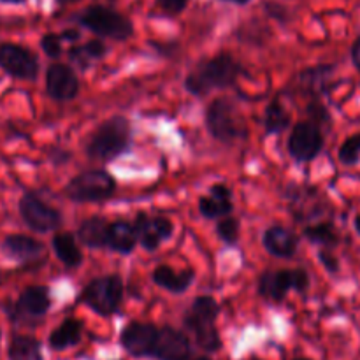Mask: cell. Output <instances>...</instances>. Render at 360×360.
I'll use <instances>...</instances> for the list:
<instances>
[{"mask_svg": "<svg viewBox=\"0 0 360 360\" xmlns=\"http://www.w3.org/2000/svg\"><path fill=\"white\" fill-rule=\"evenodd\" d=\"M243 72L241 63L231 53L221 51L211 58H202L192 67L185 77V90L193 97H206L214 90L236 86Z\"/></svg>", "mask_w": 360, "mask_h": 360, "instance_id": "cell-1", "label": "cell"}, {"mask_svg": "<svg viewBox=\"0 0 360 360\" xmlns=\"http://www.w3.org/2000/svg\"><path fill=\"white\" fill-rule=\"evenodd\" d=\"M132 148V125L122 115L104 120L88 137L84 151L91 160L112 162Z\"/></svg>", "mask_w": 360, "mask_h": 360, "instance_id": "cell-2", "label": "cell"}, {"mask_svg": "<svg viewBox=\"0 0 360 360\" xmlns=\"http://www.w3.org/2000/svg\"><path fill=\"white\" fill-rule=\"evenodd\" d=\"M221 308L211 295H199L192 301L183 316V326L193 336L197 347L207 354H217L224 343L217 329V319Z\"/></svg>", "mask_w": 360, "mask_h": 360, "instance_id": "cell-3", "label": "cell"}, {"mask_svg": "<svg viewBox=\"0 0 360 360\" xmlns=\"http://www.w3.org/2000/svg\"><path fill=\"white\" fill-rule=\"evenodd\" d=\"M207 132L221 144H236L248 137V127L238 104L229 97H217L207 104L204 112Z\"/></svg>", "mask_w": 360, "mask_h": 360, "instance_id": "cell-4", "label": "cell"}, {"mask_svg": "<svg viewBox=\"0 0 360 360\" xmlns=\"http://www.w3.org/2000/svg\"><path fill=\"white\" fill-rule=\"evenodd\" d=\"M76 21L98 37L112 39V41H127L134 35V23L130 18L101 4L81 11L76 16Z\"/></svg>", "mask_w": 360, "mask_h": 360, "instance_id": "cell-5", "label": "cell"}, {"mask_svg": "<svg viewBox=\"0 0 360 360\" xmlns=\"http://www.w3.org/2000/svg\"><path fill=\"white\" fill-rule=\"evenodd\" d=\"M123 295H125V287L122 278L118 274H105L88 281L77 301L86 304L97 315L112 316L120 313Z\"/></svg>", "mask_w": 360, "mask_h": 360, "instance_id": "cell-6", "label": "cell"}, {"mask_svg": "<svg viewBox=\"0 0 360 360\" xmlns=\"http://www.w3.org/2000/svg\"><path fill=\"white\" fill-rule=\"evenodd\" d=\"M116 192L115 176L104 169H88L79 172L67 183L63 193L69 200L77 204L104 202L109 200Z\"/></svg>", "mask_w": 360, "mask_h": 360, "instance_id": "cell-7", "label": "cell"}, {"mask_svg": "<svg viewBox=\"0 0 360 360\" xmlns=\"http://www.w3.org/2000/svg\"><path fill=\"white\" fill-rule=\"evenodd\" d=\"M257 290L260 297L280 304L287 299L290 290L299 292V294H306L309 290V274L302 267L264 271L257 283Z\"/></svg>", "mask_w": 360, "mask_h": 360, "instance_id": "cell-8", "label": "cell"}, {"mask_svg": "<svg viewBox=\"0 0 360 360\" xmlns=\"http://www.w3.org/2000/svg\"><path fill=\"white\" fill-rule=\"evenodd\" d=\"M51 308V292L46 285H30L25 288L14 302L6 309L7 316L13 323L20 326H37L39 320L44 319Z\"/></svg>", "mask_w": 360, "mask_h": 360, "instance_id": "cell-9", "label": "cell"}, {"mask_svg": "<svg viewBox=\"0 0 360 360\" xmlns=\"http://www.w3.org/2000/svg\"><path fill=\"white\" fill-rule=\"evenodd\" d=\"M18 210H20V217L25 221V225L37 234L55 232L63 221L62 213L49 206L48 202H44L41 195H37L35 192L23 193L20 202H18Z\"/></svg>", "mask_w": 360, "mask_h": 360, "instance_id": "cell-10", "label": "cell"}, {"mask_svg": "<svg viewBox=\"0 0 360 360\" xmlns=\"http://www.w3.org/2000/svg\"><path fill=\"white\" fill-rule=\"evenodd\" d=\"M0 69L20 81L39 77V58L32 49L16 42H0Z\"/></svg>", "mask_w": 360, "mask_h": 360, "instance_id": "cell-11", "label": "cell"}, {"mask_svg": "<svg viewBox=\"0 0 360 360\" xmlns=\"http://www.w3.org/2000/svg\"><path fill=\"white\" fill-rule=\"evenodd\" d=\"M323 144L326 141L320 127L311 122H299L288 136L287 150L290 158H294L297 164H308L322 153Z\"/></svg>", "mask_w": 360, "mask_h": 360, "instance_id": "cell-12", "label": "cell"}, {"mask_svg": "<svg viewBox=\"0 0 360 360\" xmlns=\"http://www.w3.org/2000/svg\"><path fill=\"white\" fill-rule=\"evenodd\" d=\"M132 225L137 236V243L150 253L157 252L162 243L169 241L174 234V224L171 221V218L160 217V214L151 217L144 211L136 214Z\"/></svg>", "mask_w": 360, "mask_h": 360, "instance_id": "cell-13", "label": "cell"}, {"mask_svg": "<svg viewBox=\"0 0 360 360\" xmlns=\"http://www.w3.org/2000/svg\"><path fill=\"white\" fill-rule=\"evenodd\" d=\"M158 327L151 322L127 323L120 334V345L129 355L136 359H151L155 343H157Z\"/></svg>", "mask_w": 360, "mask_h": 360, "instance_id": "cell-14", "label": "cell"}, {"mask_svg": "<svg viewBox=\"0 0 360 360\" xmlns=\"http://www.w3.org/2000/svg\"><path fill=\"white\" fill-rule=\"evenodd\" d=\"M79 77L67 63H51L46 69V91L53 101L69 102L79 94Z\"/></svg>", "mask_w": 360, "mask_h": 360, "instance_id": "cell-15", "label": "cell"}, {"mask_svg": "<svg viewBox=\"0 0 360 360\" xmlns=\"http://www.w3.org/2000/svg\"><path fill=\"white\" fill-rule=\"evenodd\" d=\"M192 341L171 326L158 327L157 343H155L151 359L155 360H190L192 359Z\"/></svg>", "mask_w": 360, "mask_h": 360, "instance_id": "cell-16", "label": "cell"}, {"mask_svg": "<svg viewBox=\"0 0 360 360\" xmlns=\"http://www.w3.org/2000/svg\"><path fill=\"white\" fill-rule=\"evenodd\" d=\"M4 255L18 264L39 262V259H46V248L41 241L30 238L27 234H11L2 241Z\"/></svg>", "mask_w": 360, "mask_h": 360, "instance_id": "cell-17", "label": "cell"}, {"mask_svg": "<svg viewBox=\"0 0 360 360\" xmlns=\"http://www.w3.org/2000/svg\"><path fill=\"white\" fill-rule=\"evenodd\" d=\"M199 211L207 220H220L231 217L234 211L232 192L225 183H214L210 186V193L199 199Z\"/></svg>", "mask_w": 360, "mask_h": 360, "instance_id": "cell-18", "label": "cell"}, {"mask_svg": "<svg viewBox=\"0 0 360 360\" xmlns=\"http://www.w3.org/2000/svg\"><path fill=\"white\" fill-rule=\"evenodd\" d=\"M262 246L269 255L276 259H292L297 253L299 238L295 232L283 225H273L264 232Z\"/></svg>", "mask_w": 360, "mask_h": 360, "instance_id": "cell-19", "label": "cell"}, {"mask_svg": "<svg viewBox=\"0 0 360 360\" xmlns=\"http://www.w3.org/2000/svg\"><path fill=\"white\" fill-rule=\"evenodd\" d=\"M151 280L157 287L164 288V290L171 292V294H183V292L188 290L190 287L195 281V271L186 267V269L174 271L167 264H160L153 269L151 273Z\"/></svg>", "mask_w": 360, "mask_h": 360, "instance_id": "cell-20", "label": "cell"}, {"mask_svg": "<svg viewBox=\"0 0 360 360\" xmlns=\"http://www.w3.org/2000/svg\"><path fill=\"white\" fill-rule=\"evenodd\" d=\"M83 322L74 316L62 320L58 327L49 334L48 345L53 352H63L69 350V348L77 347L83 340Z\"/></svg>", "mask_w": 360, "mask_h": 360, "instance_id": "cell-21", "label": "cell"}, {"mask_svg": "<svg viewBox=\"0 0 360 360\" xmlns=\"http://www.w3.org/2000/svg\"><path fill=\"white\" fill-rule=\"evenodd\" d=\"M51 248L67 269H77L83 264V252L72 232H56L51 239Z\"/></svg>", "mask_w": 360, "mask_h": 360, "instance_id": "cell-22", "label": "cell"}, {"mask_svg": "<svg viewBox=\"0 0 360 360\" xmlns=\"http://www.w3.org/2000/svg\"><path fill=\"white\" fill-rule=\"evenodd\" d=\"M137 246V236L134 225L127 220H116L109 224L108 245L105 250L120 253V255H130Z\"/></svg>", "mask_w": 360, "mask_h": 360, "instance_id": "cell-23", "label": "cell"}, {"mask_svg": "<svg viewBox=\"0 0 360 360\" xmlns=\"http://www.w3.org/2000/svg\"><path fill=\"white\" fill-rule=\"evenodd\" d=\"M109 224L105 218L102 217H90L83 220L77 227L76 239H79L84 246L94 250H104L108 245V231Z\"/></svg>", "mask_w": 360, "mask_h": 360, "instance_id": "cell-24", "label": "cell"}, {"mask_svg": "<svg viewBox=\"0 0 360 360\" xmlns=\"http://www.w3.org/2000/svg\"><path fill=\"white\" fill-rule=\"evenodd\" d=\"M9 360H44L42 343L34 336L27 334H14L7 347Z\"/></svg>", "mask_w": 360, "mask_h": 360, "instance_id": "cell-25", "label": "cell"}, {"mask_svg": "<svg viewBox=\"0 0 360 360\" xmlns=\"http://www.w3.org/2000/svg\"><path fill=\"white\" fill-rule=\"evenodd\" d=\"M292 125L290 112L285 109L283 102L274 97L264 109V132L266 136H280Z\"/></svg>", "mask_w": 360, "mask_h": 360, "instance_id": "cell-26", "label": "cell"}, {"mask_svg": "<svg viewBox=\"0 0 360 360\" xmlns=\"http://www.w3.org/2000/svg\"><path fill=\"white\" fill-rule=\"evenodd\" d=\"M108 53V46L101 41V39H91V41L84 42L81 46H72L67 51V56L70 62L76 63L81 70H88L90 65L97 60H102Z\"/></svg>", "mask_w": 360, "mask_h": 360, "instance_id": "cell-27", "label": "cell"}, {"mask_svg": "<svg viewBox=\"0 0 360 360\" xmlns=\"http://www.w3.org/2000/svg\"><path fill=\"white\" fill-rule=\"evenodd\" d=\"M302 234H304V238L308 239L309 243L322 246L323 250L334 248V246L340 245L341 241L336 227H334V224H330V221H320V224L308 225Z\"/></svg>", "mask_w": 360, "mask_h": 360, "instance_id": "cell-28", "label": "cell"}, {"mask_svg": "<svg viewBox=\"0 0 360 360\" xmlns=\"http://www.w3.org/2000/svg\"><path fill=\"white\" fill-rule=\"evenodd\" d=\"M333 72V65H319L309 67V69L301 72V83L302 86L308 88L313 94H322L326 90L327 77Z\"/></svg>", "mask_w": 360, "mask_h": 360, "instance_id": "cell-29", "label": "cell"}, {"mask_svg": "<svg viewBox=\"0 0 360 360\" xmlns=\"http://www.w3.org/2000/svg\"><path fill=\"white\" fill-rule=\"evenodd\" d=\"M239 234H241V224L238 218L225 217L220 218L217 224V236L220 241L227 246H236L239 243Z\"/></svg>", "mask_w": 360, "mask_h": 360, "instance_id": "cell-30", "label": "cell"}, {"mask_svg": "<svg viewBox=\"0 0 360 360\" xmlns=\"http://www.w3.org/2000/svg\"><path fill=\"white\" fill-rule=\"evenodd\" d=\"M338 158H340L341 164L347 165V167L359 164V160H360V132L350 136L343 144H341Z\"/></svg>", "mask_w": 360, "mask_h": 360, "instance_id": "cell-31", "label": "cell"}, {"mask_svg": "<svg viewBox=\"0 0 360 360\" xmlns=\"http://www.w3.org/2000/svg\"><path fill=\"white\" fill-rule=\"evenodd\" d=\"M41 48L42 51L46 53V56L49 58H60L62 56V39H60L58 34H53V32H48L41 37Z\"/></svg>", "mask_w": 360, "mask_h": 360, "instance_id": "cell-32", "label": "cell"}, {"mask_svg": "<svg viewBox=\"0 0 360 360\" xmlns=\"http://www.w3.org/2000/svg\"><path fill=\"white\" fill-rule=\"evenodd\" d=\"M306 112H308V116L311 118V123H315L316 127L330 123V115L322 102H319V101L309 102L308 108H306Z\"/></svg>", "mask_w": 360, "mask_h": 360, "instance_id": "cell-33", "label": "cell"}, {"mask_svg": "<svg viewBox=\"0 0 360 360\" xmlns=\"http://www.w3.org/2000/svg\"><path fill=\"white\" fill-rule=\"evenodd\" d=\"M264 9H266L267 16H271L273 20H278L280 23H285L288 20V9L283 4L278 2H266L264 4Z\"/></svg>", "mask_w": 360, "mask_h": 360, "instance_id": "cell-34", "label": "cell"}, {"mask_svg": "<svg viewBox=\"0 0 360 360\" xmlns=\"http://www.w3.org/2000/svg\"><path fill=\"white\" fill-rule=\"evenodd\" d=\"M319 259L320 262H322V266L326 267L330 274H336L338 271H340V260L336 259V255H334L330 250H322V252L319 253Z\"/></svg>", "mask_w": 360, "mask_h": 360, "instance_id": "cell-35", "label": "cell"}, {"mask_svg": "<svg viewBox=\"0 0 360 360\" xmlns=\"http://www.w3.org/2000/svg\"><path fill=\"white\" fill-rule=\"evenodd\" d=\"M190 0H158V6L169 14H179L186 9Z\"/></svg>", "mask_w": 360, "mask_h": 360, "instance_id": "cell-36", "label": "cell"}, {"mask_svg": "<svg viewBox=\"0 0 360 360\" xmlns=\"http://www.w3.org/2000/svg\"><path fill=\"white\" fill-rule=\"evenodd\" d=\"M162 56H172L176 51H178V44L176 42H165V44H160V42H150Z\"/></svg>", "mask_w": 360, "mask_h": 360, "instance_id": "cell-37", "label": "cell"}, {"mask_svg": "<svg viewBox=\"0 0 360 360\" xmlns=\"http://www.w3.org/2000/svg\"><path fill=\"white\" fill-rule=\"evenodd\" d=\"M49 157H51V162L55 165H62L65 164L67 160H70V153L65 150H53Z\"/></svg>", "mask_w": 360, "mask_h": 360, "instance_id": "cell-38", "label": "cell"}, {"mask_svg": "<svg viewBox=\"0 0 360 360\" xmlns=\"http://www.w3.org/2000/svg\"><path fill=\"white\" fill-rule=\"evenodd\" d=\"M79 37H81V32L76 30V28H67V30H63L62 34H60V39H62V42L63 41L76 42V41H79Z\"/></svg>", "mask_w": 360, "mask_h": 360, "instance_id": "cell-39", "label": "cell"}, {"mask_svg": "<svg viewBox=\"0 0 360 360\" xmlns=\"http://www.w3.org/2000/svg\"><path fill=\"white\" fill-rule=\"evenodd\" d=\"M352 62H354V65L357 67V70L360 72V35L357 37V41L354 42V46H352Z\"/></svg>", "mask_w": 360, "mask_h": 360, "instance_id": "cell-40", "label": "cell"}, {"mask_svg": "<svg viewBox=\"0 0 360 360\" xmlns=\"http://www.w3.org/2000/svg\"><path fill=\"white\" fill-rule=\"evenodd\" d=\"M2 4H11V6H21V4H27V0H0Z\"/></svg>", "mask_w": 360, "mask_h": 360, "instance_id": "cell-41", "label": "cell"}, {"mask_svg": "<svg viewBox=\"0 0 360 360\" xmlns=\"http://www.w3.org/2000/svg\"><path fill=\"white\" fill-rule=\"evenodd\" d=\"M224 2H232V4H238V6H245V4H248L250 0H224Z\"/></svg>", "mask_w": 360, "mask_h": 360, "instance_id": "cell-42", "label": "cell"}, {"mask_svg": "<svg viewBox=\"0 0 360 360\" xmlns=\"http://www.w3.org/2000/svg\"><path fill=\"white\" fill-rule=\"evenodd\" d=\"M354 225H355V231H357V234L360 236V214H357V217H355Z\"/></svg>", "mask_w": 360, "mask_h": 360, "instance_id": "cell-43", "label": "cell"}, {"mask_svg": "<svg viewBox=\"0 0 360 360\" xmlns=\"http://www.w3.org/2000/svg\"><path fill=\"white\" fill-rule=\"evenodd\" d=\"M72 2H79V0H56V4H60V6H65V4H72Z\"/></svg>", "mask_w": 360, "mask_h": 360, "instance_id": "cell-44", "label": "cell"}, {"mask_svg": "<svg viewBox=\"0 0 360 360\" xmlns=\"http://www.w3.org/2000/svg\"><path fill=\"white\" fill-rule=\"evenodd\" d=\"M190 360H211L210 357H195V359H190Z\"/></svg>", "mask_w": 360, "mask_h": 360, "instance_id": "cell-45", "label": "cell"}, {"mask_svg": "<svg viewBox=\"0 0 360 360\" xmlns=\"http://www.w3.org/2000/svg\"><path fill=\"white\" fill-rule=\"evenodd\" d=\"M294 360H309V359H304V357H301V359H294Z\"/></svg>", "mask_w": 360, "mask_h": 360, "instance_id": "cell-46", "label": "cell"}, {"mask_svg": "<svg viewBox=\"0 0 360 360\" xmlns=\"http://www.w3.org/2000/svg\"><path fill=\"white\" fill-rule=\"evenodd\" d=\"M0 340H2V330H0Z\"/></svg>", "mask_w": 360, "mask_h": 360, "instance_id": "cell-47", "label": "cell"}]
</instances>
